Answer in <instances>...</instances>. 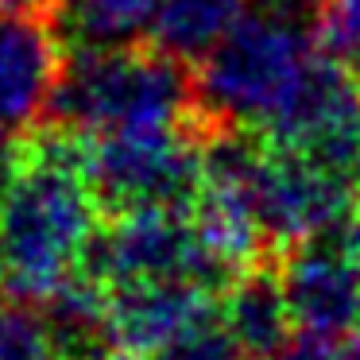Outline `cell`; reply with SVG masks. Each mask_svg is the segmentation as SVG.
<instances>
[{"instance_id": "obj_8", "label": "cell", "mask_w": 360, "mask_h": 360, "mask_svg": "<svg viewBox=\"0 0 360 360\" xmlns=\"http://www.w3.org/2000/svg\"><path fill=\"white\" fill-rule=\"evenodd\" d=\"M70 63L51 12H0V124L16 136L51 117Z\"/></svg>"}, {"instance_id": "obj_16", "label": "cell", "mask_w": 360, "mask_h": 360, "mask_svg": "<svg viewBox=\"0 0 360 360\" xmlns=\"http://www.w3.org/2000/svg\"><path fill=\"white\" fill-rule=\"evenodd\" d=\"M318 39L326 55L360 70V0H318Z\"/></svg>"}, {"instance_id": "obj_20", "label": "cell", "mask_w": 360, "mask_h": 360, "mask_svg": "<svg viewBox=\"0 0 360 360\" xmlns=\"http://www.w3.org/2000/svg\"><path fill=\"white\" fill-rule=\"evenodd\" d=\"M55 0H0V12H51Z\"/></svg>"}, {"instance_id": "obj_5", "label": "cell", "mask_w": 360, "mask_h": 360, "mask_svg": "<svg viewBox=\"0 0 360 360\" xmlns=\"http://www.w3.org/2000/svg\"><path fill=\"white\" fill-rule=\"evenodd\" d=\"M244 186L271 252L333 236L360 205V182L256 132L244 136Z\"/></svg>"}, {"instance_id": "obj_12", "label": "cell", "mask_w": 360, "mask_h": 360, "mask_svg": "<svg viewBox=\"0 0 360 360\" xmlns=\"http://www.w3.org/2000/svg\"><path fill=\"white\" fill-rule=\"evenodd\" d=\"M159 0H55L51 16L70 51L140 47L155 27Z\"/></svg>"}, {"instance_id": "obj_19", "label": "cell", "mask_w": 360, "mask_h": 360, "mask_svg": "<svg viewBox=\"0 0 360 360\" xmlns=\"http://www.w3.org/2000/svg\"><path fill=\"white\" fill-rule=\"evenodd\" d=\"M78 360H148V356H140V352H132V349H120V345L105 341V345H97V349L82 352Z\"/></svg>"}, {"instance_id": "obj_11", "label": "cell", "mask_w": 360, "mask_h": 360, "mask_svg": "<svg viewBox=\"0 0 360 360\" xmlns=\"http://www.w3.org/2000/svg\"><path fill=\"white\" fill-rule=\"evenodd\" d=\"M221 318L229 321V329L240 341V349L248 352V360L267 356V352L283 349L287 341L298 337L279 271L267 264L240 271L221 290Z\"/></svg>"}, {"instance_id": "obj_21", "label": "cell", "mask_w": 360, "mask_h": 360, "mask_svg": "<svg viewBox=\"0 0 360 360\" xmlns=\"http://www.w3.org/2000/svg\"><path fill=\"white\" fill-rule=\"evenodd\" d=\"M356 74H360V70H356Z\"/></svg>"}, {"instance_id": "obj_13", "label": "cell", "mask_w": 360, "mask_h": 360, "mask_svg": "<svg viewBox=\"0 0 360 360\" xmlns=\"http://www.w3.org/2000/svg\"><path fill=\"white\" fill-rule=\"evenodd\" d=\"M256 0H159L151 43L179 63H202L236 24L252 12Z\"/></svg>"}, {"instance_id": "obj_14", "label": "cell", "mask_w": 360, "mask_h": 360, "mask_svg": "<svg viewBox=\"0 0 360 360\" xmlns=\"http://www.w3.org/2000/svg\"><path fill=\"white\" fill-rule=\"evenodd\" d=\"M0 360H70L47 310L35 302H0Z\"/></svg>"}, {"instance_id": "obj_1", "label": "cell", "mask_w": 360, "mask_h": 360, "mask_svg": "<svg viewBox=\"0 0 360 360\" xmlns=\"http://www.w3.org/2000/svg\"><path fill=\"white\" fill-rule=\"evenodd\" d=\"M101 202L82 167V140L66 128H35L20 143L0 194V290L43 306L78 271L101 233Z\"/></svg>"}, {"instance_id": "obj_9", "label": "cell", "mask_w": 360, "mask_h": 360, "mask_svg": "<svg viewBox=\"0 0 360 360\" xmlns=\"http://www.w3.org/2000/svg\"><path fill=\"white\" fill-rule=\"evenodd\" d=\"M264 140L295 148L360 182V74L326 55L295 112Z\"/></svg>"}, {"instance_id": "obj_3", "label": "cell", "mask_w": 360, "mask_h": 360, "mask_svg": "<svg viewBox=\"0 0 360 360\" xmlns=\"http://www.w3.org/2000/svg\"><path fill=\"white\" fill-rule=\"evenodd\" d=\"M194 74L159 47L70 51L51 124L78 140L194 120Z\"/></svg>"}, {"instance_id": "obj_17", "label": "cell", "mask_w": 360, "mask_h": 360, "mask_svg": "<svg viewBox=\"0 0 360 360\" xmlns=\"http://www.w3.org/2000/svg\"><path fill=\"white\" fill-rule=\"evenodd\" d=\"M20 143H24V136H16L12 128L0 124V194H4V186H8V179H12V167H16Z\"/></svg>"}, {"instance_id": "obj_4", "label": "cell", "mask_w": 360, "mask_h": 360, "mask_svg": "<svg viewBox=\"0 0 360 360\" xmlns=\"http://www.w3.org/2000/svg\"><path fill=\"white\" fill-rule=\"evenodd\" d=\"M205 136L210 128L194 117L182 124L82 140V167L101 210L117 217L136 210L190 205L202 186Z\"/></svg>"}, {"instance_id": "obj_2", "label": "cell", "mask_w": 360, "mask_h": 360, "mask_svg": "<svg viewBox=\"0 0 360 360\" xmlns=\"http://www.w3.org/2000/svg\"><path fill=\"white\" fill-rule=\"evenodd\" d=\"M321 58L318 0H256L248 16L198 63V120L210 132L271 136L295 112Z\"/></svg>"}, {"instance_id": "obj_7", "label": "cell", "mask_w": 360, "mask_h": 360, "mask_svg": "<svg viewBox=\"0 0 360 360\" xmlns=\"http://www.w3.org/2000/svg\"><path fill=\"white\" fill-rule=\"evenodd\" d=\"M298 337L356 341L360 337V264L341 240L295 244L275 264Z\"/></svg>"}, {"instance_id": "obj_6", "label": "cell", "mask_w": 360, "mask_h": 360, "mask_svg": "<svg viewBox=\"0 0 360 360\" xmlns=\"http://www.w3.org/2000/svg\"><path fill=\"white\" fill-rule=\"evenodd\" d=\"M86 267L105 287L155 283V279H186L213 290L229 287V275L213 264V256L205 252L202 236H198L190 205L136 210L109 217L97 233V244L89 252Z\"/></svg>"}, {"instance_id": "obj_15", "label": "cell", "mask_w": 360, "mask_h": 360, "mask_svg": "<svg viewBox=\"0 0 360 360\" xmlns=\"http://www.w3.org/2000/svg\"><path fill=\"white\" fill-rule=\"evenodd\" d=\"M148 360H248V352L240 349V341L233 337V329L221 318V306H217L210 318L194 321L186 333H179L171 345H163Z\"/></svg>"}, {"instance_id": "obj_18", "label": "cell", "mask_w": 360, "mask_h": 360, "mask_svg": "<svg viewBox=\"0 0 360 360\" xmlns=\"http://www.w3.org/2000/svg\"><path fill=\"white\" fill-rule=\"evenodd\" d=\"M333 236L341 240V248H345V252H349V256L360 264V205H356V213H352V217L345 221V225L337 229Z\"/></svg>"}, {"instance_id": "obj_10", "label": "cell", "mask_w": 360, "mask_h": 360, "mask_svg": "<svg viewBox=\"0 0 360 360\" xmlns=\"http://www.w3.org/2000/svg\"><path fill=\"white\" fill-rule=\"evenodd\" d=\"M221 306V290L186 279H155V283H120L109 287L105 310V337L120 349L140 356H155L163 345L186 333L194 321L210 318Z\"/></svg>"}]
</instances>
